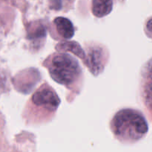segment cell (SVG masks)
Returning a JSON list of instances; mask_svg holds the SVG:
<instances>
[{
  "label": "cell",
  "mask_w": 152,
  "mask_h": 152,
  "mask_svg": "<svg viewBox=\"0 0 152 152\" xmlns=\"http://www.w3.org/2000/svg\"><path fill=\"white\" fill-rule=\"evenodd\" d=\"M111 127L114 135L124 142H134L143 137L148 130L145 117L138 111L123 109L113 118Z\"/></svg>",
  "instance_id": "1"
},
{
  "label": "cell",
  "mask_w": 152,
  "mask_h": 152,
  "mask_svg": "<svg viewBox=\"0 0 152 152\" xmlns=\"http://www.w3.org/2000/svg\"><path fill=\"white\" fill-rule=\"evenodd\" d=\"M48 69L53 80L66 86L74 83L81 74L78 62L67 53L53 55L49 60Z\"/></svg>",
  "instance_id": "2"
},
{
  "label": "cell",
  "mask_w": 152,
  "mask_h": 152,
  "mask_svg": "<svg viewBox=\"0 0 152 152\" xmlns=\"http://www.w3.org/2000/svg\"><path fill=\"white\" fill-rule=\"evenodd\" d=\"M31 100L35 105L42 107L50 112L56 111L60 102L56 92L50 86L40 88L34 94Z\"/></svg>",
  "instance_id": "3"
},
{
  "label": "cell",
  "mask_w": 152,
  "mask_h": 152,
  "mask_svg": "<svg viewBox=\"0 0 152 152\" xmlns=\"http://www.w3.org/2000/svg\"><path fill=\"white\" fill-rule=\"evenodd\" d=\"M58 34L64 39H69L74 35V28L72 22L65 17H57L53 21Z\"/></svg>",
  "instance_id": "4"
},
{
  "label": "cell",
  "mask_w": 152,
  "mask_h": 152,
  "mask_svg": "<svg viewBox=\"0 0 152 152\" xmlns=\"http://www.w3.org/2000/svg\"><path fill=\"white\" fill-rule=\"evenodd\" d=\"M112 0H92V13L98 18L104 17L112 10Z\"/></svg>",
  "instance_id": "5"
},
{
  "label": "cell",
  "mask_w": 152,
  "mask_h": 152,
  "mask_svg": "<svg viewBox=\"0 0 152 152\" xmlns=\"http://www.w3.org/2000/svg\"><path fill=\"white\" fill-rule=\"evenodd\" d=\"M146 30L148 31V34L150 37H152V19H149L146 24Z\"/></svg>",
  "instance_id": "6"
},
{
  "label": "cell",
  "mask_w": 152,
  "mask_h": 152,
  "mask_svg": "<svg viewBox=\"0 0 152 152\" xmlns=\"http://www.w3.org/2000/svg\"><path fill=\"white\" fill-rule=\"evenodd\" d=\"M151 74H152V67L151 68Z\"/></svg>",
  "instance_id": "7"
}]
</instances>
